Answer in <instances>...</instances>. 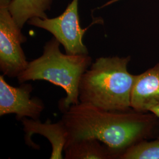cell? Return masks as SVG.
Masks as SVG:
<instances>
[{
  "label": "cell",
  "mask_w": 159,
  "mask_h": 159,
  "mask_svg": "<svg viewBox=\"0 0 159 159\" xmlns=\"http://www.w3.org/2000/svg\"><path fill=\"white\" fill-rule=\"evenodd\" d=\"M63 113L61 120L68 131L67 142L96 139L107 146L117 159L125 149L148 136L155 124L154 114L133 110L107 111L84 102L71 105Z\"/></svg>",
  "instance_id": "obj_1"
},
{
  "label": "cell",
  "mask_w": 159,
  "mask_h": 159,
  "mask_svg": "<svg viewBox=\"0 0 159 159\" xmlns=\"http://www.w3.org/2000/svg\"><path fill=\"white\" fill-rule=\"evenodd\" d=\"M130 56L99 57L83 74L80 102L107 111L131 110V93L136 75L127 70Z\"/></svg>",
  "instance_id": "obj_2"
},
{
  "label": "cell",
  "mask_w": 159,
  "mask_h": 159,
  "mask_svg": "<svg viewBox=\"0 0 159 159\" xmlns=\"http://www.w3.org/2000/svg\"><path fill=\"white\" fill-rule=\"evenodd\" d=\"M60 45L54 37L47 42L43 54L29 62L17 80L21 84L28 81L45 80L63 88L67 94L59 102V107L63 112L71 105L79 103L80 82L93 63L89 54L63 53Z\"/></svg>",
  "instance_id": "obj_3"
},
{
  "label": "cell",
  "mask_w": 159,
  "mask_h": 159,
  "mask_svg": "<svg viewBox=\"0 0 159 159\" xmlns=\"http://www.w3.org/2000/svg\"><path fill=\"white\" fill-rule=\"evenodd\" d=\"M79 1V0H72L65 11L58 17L45 19L34 18L27 23L52 34L64 47L66 54H89L88 49L83 43V37L85 31L93 24L101 23L102 20L97 18L88 27L83 29L80 22Z\"/></svg>",
  "instance_id": "obj_4"
},
{
  "label": "cell",
  "mask_w": 159,
  "mask_h": 159,
  "mask_svg": "<svg viewBox=\"0 0 159 159\" xmlns=\"http://www.w3.org/2000/svg\"><path fill=\"white\" fill-rule=\"evenodd\" d=\"M11 0H0V70L4 75L17 77L29 65L21 44L27 41L9 11Z\"/></svg>",
  "instance_id": "obj_5"
},
{
  "label": "cell",
  "mask_w": 159,
  "mask_h": 159,
  "mask_svg": "<svg viewBox=\"0 0 159 159\" xmlns=\"http://www.w3.org/2000/svg\"><path fill=\"white\" fill-rule=\"evenodd\" d=\"M33 90L31 84L24 83L19 87L10 85L4 75H0V116L14 114L17 120L25 117L39 119L45 106L40 98H31Z\"/></svg>",
  "instance_id": "obj_6"
},
{
  "label": "cell",
  "mask_w": 159,
  "mask_h": 159,
  "mask_svg": "<svg viewBox=\"0 0 159 159\" xmlns=\"http://www.w3.org/2000/svg\"><path fill=\"white\" fill-rule=\"evenodd\" d=\"M25 132V143L31 148L39 149V146L31 140L34 134H39L46 137L49 140L52 147L50 159H62L64 148L68 139V131L63 121L60 120L55 123L47 120L46 123L41 122L39 119H29L27 117L21 120Z\"/></svg>",
  "instance_id": "obj_7"
},
{
  "label": "cell",
  "mask_w": 159,
  "mask_h": 159,
  "mask_svg": "<svg viewBox=\"0 0 159 159\" xmlns=\"http://www.w3.org/2000/svg\"><path fill=\"white\" fill-rule=\"evenodd\" d=\"M159 104V63L137 75L131 93V108L140 113L150 111Z\"/></svg>",
  "instance_id": "obj_8"
},
{
  "label": "cell",
  "mask_w": 159,
  "mask_h": 159,
  "mask_svg": "<svg viewBox=\"0 0 159 159\" xmlns=\"http://www.w3.org/2000/svg\"><path fill=\"white\" fill-rule=\"evenodd\" d=\"M66 159H117L104 144L94 138H83L67 142L64 148Z\"/></svg>",
  "instance_id": "obj_9"
},
{
  "label": "cell",
  "mask_w": 159,
  "mask_h": 159,
  "mask_svg": "<svg viewBox=\"0 0 159 159\" xmlns=\"http://www.w3.org/2000/svg\"><path fill=\"white\" fill-rule=\"evenodd\" d=\"M54 0H11L8 6L12 17L19 27L34 18H48L46 11L50 10Z\"/></svg>",
  "instance_id": "obj_10"
},
{
  "label": "cell",
  "mask_w": 159,
  "mask_h": 159,
  "mask_svg": "<svg viewBox=\"0 0 159 159\" xmlns=\"http://www.w3.org/2000/svg\"><path fill=\"white\" fill-rule=\"evenodd\" d=\"M119 159H159V140L136 143L125 149Z\"/></svg>",
  "instance_id": "obj_11"
},
{
  "label": "cell",
  "mask_w": 159,
  "mask_h": 159,
  "mask_svg": "<svg viewBox=\"0 0 159 159\" xmlns=\"http://www.w3.org/2000/svg\"><path fill=\"white\" fill-rule=\"evenodd\" d=\"M150 112H151L155 116H156L157 117H158L159 119V104L156 106H155V107H154L153 108H152L150 110Z\"/></svg>",
  "instance_id": "obj_12"
}]
</instances>
